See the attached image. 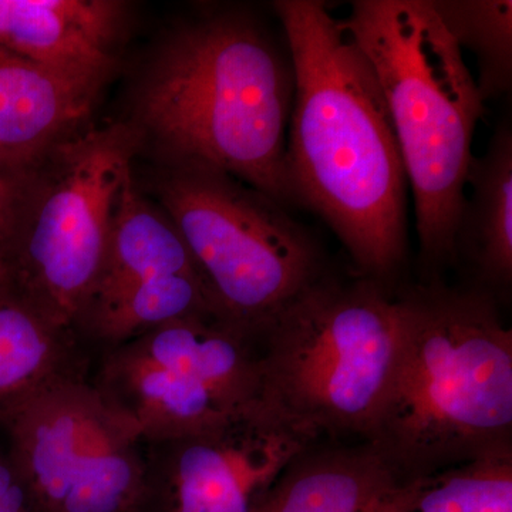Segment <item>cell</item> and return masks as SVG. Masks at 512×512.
<instances>
[{
    "instance_id": "cb8c5ba5",
    "label": "cell",
    "mask_w": 512,
    "mask_h": 512,
    "mask_svg": "<svg viewBox=\"0 0 512 512\" xmlns=\"http://www.w3.org/2000/svg\"><path fill=\"white\" fill-rule=\"evenodd\" d=\"M0 238H2V235H0Z\"/></svg>"
},
{
    "instance_id": "7402d4cb",
    "label": "cell",
    "mask_w": 512,
    "mask_h": 512,
    "mask_svg": "<svg viewBox=\"0 0 512 512\" xmlns=\"http://www.w3.org/2000/svg\"><path fill=\"white\" fill-rule=\"evenodd\" d=\"M13 190L9 181L0 174V235L6 228V222L9 220L10 211H12Z\"/></svg>"
},
{
    "instance_id": "9a60e30c",
    "label": "cell",
    "mask_w": 512,
    "mask_h": 512,
    "mask_svg": "<svg viewBox=\"0 0 512 512\" xmlns=\"http://www.w3.org/2000/svg\"><path fill=\"white\" fill-rule=\"evenodd\" d=\"M96 93L0 47V158L52 143L90 109Z\"/></svg>"
},
{
    "instance_id": "8fae6325",
    "label": "cell",
    "mask_w": 512,
    "mask_h": 512,
    "mask_svg": "<svg viewBox=\"0 0 512 512\" xmlns=\"http://www.w3.org/2000/svg\"><path fill=\"white\" fill-rule=\"evenodd\" d=\"M127 343L158 365L200 383L232 419L268 409L256 340L227 320L178 319Z\"/></svg>"
},
{
    "instance_id": "ffe728a7",
    "label": "cell",
    "mask_w": 512,
    "mask_h": 512,
    "mask_svg": "<svg viewBox=\"0 0 512 512\" xmlns=\"http://www.w3.org/2000/svg\"><path fill=\"white\" fill-rule=\"evenodd\" d=\"M431 5L458 49L476 59V83L484 101L510 93L511 0H431Z\"/></svg>"
},
{
    "instance_id": "ac0fdd59",
    "label": "cell",
    "mask_w": 512,
    "mask_h": 512,
    "mask_svg": "<svg viewBox=\"0 0 512 512\" xmlns=\"http://www.w3.org/2000/svg\"><path fill=\"white\" fill-rule=\"evenodd\" d=\"M194 316L224 319L201 275L173 274L147 279L113 301L90 309L79 326L111 349L174 320Z\"/></svg>"
},
{
    "instance_id": "e0dca14e",
    "label": "cell",
    "mask_w": 512,
    "mask_h": 512,
    "mask_svg": "<svg viewBox=\"0 0 512 512\" xmlns=\"http://www.w3.org/2000/svg\"><path fill=\"white\" fill-rule=\"evenodd\" d=\"M79 370L73 329L18 293H0V412L60 376Z\"/></svg>"
},
{
    "instance_id": "ba28073f",
    "label": "cell",
    "mask_w": 512,
    "mask_h": 512,
    "mask_svg": "<svg viewBox=\"0 0 512 512\" xmlns=\"http://www.w3.org/2000/svg\"><path fill=\"white\" fill-rule=\"evenodd\" d=\"M138 143L137 130L113 124L64 148L20 248L16 293L63 328L79 326L92 301Z\"/></svg>"
},
{
    "instance_id": "52a82bcc",
    "label": "cell",
    "mask_w": 512,
    "mask_h": 512,
    "mask_svg": "<svg viewBox=\"0 0 512 512\" xmlns=\"http://www.w3.org/2000/svg\"><path fill=\"white\" fill-rule=\"evenodd\" d=\"M0 421L43 512H136L144 444L82 373L45 384Z\"/></svg>"
},
{
    "instance_id": "8992f818",
    "label": "cell",
    "mask_w": 512,
    "mask_h": 512,
    "mask_svg": "<svg viewBox=\"0 0 512 512\" xmlns=\"http://www.w3.org/2000/svg\"><path fill=\"white\" fill-rule=\"evenodd\" d=\"M222 318L256 340L276 313L325 276L311 232L264 192L178 161L160 188Z\"/></svg>"
},
{
    "instance_id": "3957f363",
    "label": "cell",
    "mask_w": 512,
    "mask_h": 512,
    "mask_svg": "<svg viewBox=\"0 0 512 512\" xmlns=\"http://www.w3.org/2000/svg\"><path fill=\"white\" fill-rule=\"evenodd\" d=\"M295 73L286 40L237 10L175 30L140 94L141 119L178 161L232 175L289 208Z\"/></svg>"
},
{
    "instance_id": "6da1fadb",
    "label": "cell",
    "mask_w": 512,
    "mask_h": 512,
    "mask_svg": "<svg viewBox=\"0 0 512 512\" xmlns=\"http://www.w3.org/2000/svg\"><path fill=\"white\" fill-rule=\"evenodd\" d=\"M295 93L286 141L292 205L318 215L362 278L392 288L407 258V178L382 89L342 19L278 0Z\"/></svg>"
},
{
    "instance_id": "d6986e66",
    "label": "cell",
    "mask_w": 512,
    "mask_h": 512,
    "mask_svg": "<svg viewBox=\"0 0 512 512\" xmlns=\"http://www.w3.org/2000/svg\"><path fill=\"white\" fill-rule=\"evenodd\" d=\"M397 512H512V448L397 483Z\"/></svg>"
},
{
    "instance_id": "277c9868",
    "label": "cell",
    "mask_w": 512,
    "mask_h": 512,
    "mask_svg": "<svg viewBox=\"0 0 512 512\" xmlns=\"http://www.w3.org/2000/svg\"><path fill=\"white\" fill-rule=\"evenodd\" d=\"M346 29L382 89L424 264L457 261L456 234L485 101L431 0H355Z\"/></svg>"
},
{
    "instance_id": "2e32d148",
    "label": "cell",
    "mask_w": 512,
    "mask_h": 512,
    "mask_svg": "<svg viewBox=\"0 0 512 512\" xmlns=\"http://www.w3.org/2000/svg\"><path fill=\"white\" fill-rule=\"evenodd\" d=\"M173 274L201 275L180 232L138 195L131 175L121 190L103 269L84 315L140 282Z\"/></svg>"
},
{
    "instance_id": "4fadbf2b",
    "label": "cell",
    "mask_w": 512,
    "mask_h": 512,
    "mask_svg": "<svg viewBox=\"0 0 512 512\" xmlns=\"http://www.w3.org/2000/svg\"><path fill=\"white\" fill-rule=\"evenodd\" d=\"M397 484L375 448L319 446L302 451L254 512H367Z\"/></svg>"
},
{
    "instance_id": "5b68a950",
    "label": "cell",
    "mask_w": 512,
    "mask_h": 512,
    "mask_svg": "<svg viewBox=\"0 0 512 512\" xmlns=\"http://www.w3.org/2000/svg\"><path fill=\"white\" fill-rule=\"evenodd\" d=\"M399 342L389 289L323 276L256 338L266 407L312 440L366 439L382 409Z\"/></svg>"
},
{
    "instance_id": "5bb4252c",
    "label": "cell",
    "mask_w": 512,
    "mask_h": 512,
    "mask_svg": "<svg viewBox=\"0 0 512 512\" xmlns=\"http://www.w3.org/2000/svg\"><path fill=\"white\" fill-rule=\"evenodd\" d=\"M456 234L457 259L466 256L481 286L507 291L512 282V131L495 128L483 156L474 157Z\"/></svg>"
},
{
    "instance_id": "9c48e42d",
    "label": "cell",
    "mask_w": 512,
    "mask_h": 512,
    "mask_svg": "<svg viewBox=\"0 0 512 512\" xmlns=\"http://www.w3.org/2000/svg\"><path fill=\"white\" fill-rule=\"evenodd\" d=\"M318 441L272 410L144 446L136 512H254L282 471Z\"/></svg>"
},
{
    "instance_id": "7a4b0ae2",
    "label": "cell",
    "mask_w": 512,
    "mask_h": 512,
    "mask_svg": "<svg viewBox=\"0 0 512 512\" xmlns=\"http://www.w3.org/2000/svg\"><path fill=\"white\" fill-rule=\"evenodd\" d=\"M396 305V365L365 441L397 483L512 448V332L495 296L431 282Z\"/></svg>"
},
{
    "instance_id": "7c38bea8",
    "label": "cell",
    "mask_w": 512,
    "mask_h": 512,
    "mask_svg": "<svg viewBox=\"0 0 512 512\" xmlns=\"http://www.w3.org/2000/svg\"><path fill=\"white\" fill-rule=\"evenodd\" d=\"M93 384L144 446L237 421L200 383L158 365L128 343L111 348Z\"/></svg>"
},
{
    "instance_id": "30bf717a",
    "label": "cell",
    "mask_w": 512,
    "mask_h": 512,
    "mask_svg": "<svg viewBox=\"0 0 512 512\" xmlns=\"http://www.w3.org/2000/svg\"><path fill=\"white\" fill-rule=\"evenodd\" d=\"M121 20L109 0H0V47L97 93L116 63Z\"/></svg>"
},
{
    "instance_id": "603a6c76",
    "label": "cell",
    "mask_w": 512,
    "mask_h": 512,
    "mask_svg": "<svg viewBox=\"0 0 512 512\" xmlns=\"http://www.w3.org/2000/svg\"><path fill=\"white\" fill-rule=\"evenodd\" d=\"M367 512H397L396 508L393 507V504L390 503L389 493L384 494L382 498H380L377 503L373 504L370 507V510Z\"/></svg>"
},
{
    "instance_id": "44dd1931",
    "label": "cell",
    "mask_w": 512,
    "mask_h": 512,
    "mask_svg": "<svg viewBox=\"0 0 512 512\" xmlns=\"http://www.w3.org/2000/svg\"><path fill=\"white\" fill-rule=\"evenodd\" d=\"M0 512H43L9 454H0Z\"/></svg>"
}]
</instances>
